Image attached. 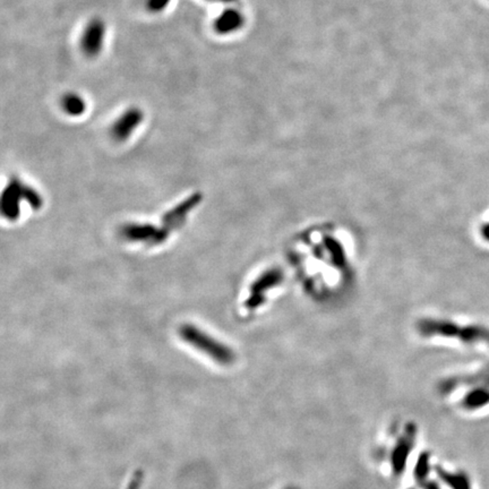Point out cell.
Wrapping results in <instances>:
<instances>
[{
	"instance_id": "1",
	"label": "cell",
	"mask_w": 489,
	"mask_h": 489,
	"mask_svg": "<svg viewBox=\"0 0 489 489\" xmlns=\"http://www.w3.org/2000/svg\"><path fill=\"white\" fill-rule=\"evenodd\" d=\"M180 337L191 344V347L196 348L205 355L210 356L212 359L222 365H229L232 363L233 353L229 348L210 337L208 334L200 330L194 325L186 324L179 331Z\"/></svg>"
},
{
	"instance_id": "2",
	"label": "cell",
	"mask_w": 489,
	"mask_h": 489,
	"mask_svg": "<svg viewBox=\"0 0 489 489\" xmlns=\"http://www.w3.org/2000/svg\"><path fill=\"white\" fill-rule=\"evenodd\" d=\"M428 330L431 331V333L457 337L466 344L486 342L489 344V329L481 325H468V326L461 327L451 322H433L428 326Z\"/></svg>"
},
{
	"instance_id": "3",
	"label": "cell",
	"mask_w": 489,
	"mask_h": 489,
	"mask_svg": "<svg viewBox=\"0 0 489 489\" xmlns=\"http://www.w3.org/2000/svg\"><path fill=\"white\" fill-rule=\"evenodd\" d=\"M120 235L130 241L146 243L156 246L165 243L170 235V230L165 226L158 228L151 224H127L121 228Z\"/></svg>"
},
{
	"instance_id": "4",
	"label": "cell",
	"mask_w": 489,
	"mask_h": 489,
	"mask_svg": "<svg viewBox=\"0 0 489 489\" xmlns=\"http://www.w3.org/2000/svg\"><path fill=\"white\" fill-rule=\"evenodd\" d=\"M107 26L104 20L95 17L85 26L81 39V49L88 58H95L104 50Z\"/></svg>"
},
{
	"instance_id": "5",
	"label": "cell",
	"mask_w": 489,
	"mask_h": 489,
	"mask_svg": "<svg viewBox=\"0 0 489 489\" xmlns=\"http://www.w3.org/2000/svg\"><path fill=\"white\" fill-rule=\"evenodd\" d=\"M24 191L25 185L17 178L12 179L3 189L1 195V213L8 220L15 221L20 217L21 202L25 201Z\"/></svg>"
},
{
	"instance_id": "6",
	"label": "cell",
	"mask_w": 489,
	"mask_h": 489,
	"mask_svg": "<svg viewBox=\"0 0 489 489\" xmlns=\"http://www.w3.org/2000/svg\"><path fill=\"white\" fill-rule=\"evenodd\" d=\"M144 119V112L139 107H130L115 121L111 134L115 140L123 142L128 140L134 130L140 126Z\"/></svg>"
},
{
	"instance_id": "7",
	"label": "cell",
	"mask_w": 489,
	"mask_h": 489,
	"mask_svg": "<svg viewBox=\"0 0 489 489\" xmlns=\"http://www.w3.org/2000/svg\"><path fill=\"white\" fill-rule=\"evenodd\" d=\"M202 201V195L196 194L191 195L189 198H186L185 201L179 203L177 206L168 211L163 217V224L165 228H168L169 230L178 227L185 221L187 214L191 212L196 205L200 204Z\"/></svg>"
},
{
	"instance_id": "8",
	"label": "cell",
	"mask_w": 489,
	"mask_h": 489,
	"mask_svg": "<svg viewBox=\"0 0 489 489\" xmlns=\"http://www.w3.org/2000/svg\"><path fill=\"white\" fill-rule=\"evenodd\" d=\"M243 14L240 13L239 10L229 8L224 10L220 16L217 17V20L214 22V29L219 34L224 36V34L236 32L243 26Z\"/></svg>"
},
{
	"instance_id": "9",
	"label": "cell",
	"mask_w": 489,
	"mask_h": 489,
	"mask_svg": "<svg viewBox=\"0 0 489 489\" xmlns=\"http://www.w3.org/2000/svg\"><path fill=\"white\" fill-rule=\"evenodd\" d=\"M62 110L71 117H80L86 111V102L81 94L67 92L62 97Z\"/></svg>"
},
{
	"instance_id": "10",
	"label": "cell",
	"mask_w": 489,
	"mask_h": 489,
	"mask_svg": "<svg viewBox=\"0 0 489 489\" xmlns=\"http://www.w3.org/2000/svg\"><path fill=\"white\" fill-rule=\"evenodd\" d=\"M171 0H147L146 1V8L151 13L158 14L161 13L169 6Z\"/></svg>"
},
{
	"instance_id": "11",
	"label": "cell",
	"mask_w": 489,
	"mask_h": 489,
	"mask_svg": "<svg viewBox=\"0 0 489 489\" xmlns=\"http://www.w3.org/2000/svg\"><path fill=\"white\" fill-rule=\"evenodd\" d=\"M481 237L486 241H489V224H484L483 228H481Z\"/></svg>"
},
{
	"instance_id": "12",
	"label": "cell",
	"mask_w": 489,
	"mask_h": 489,
	"mask_svg": "<svg viewBox=\"0 0 489 489\" xmlns=\"http://www.w3.org/2000/svg\"><path fill=\"white\" fill-rule=\"evenodd\" d=\"M208 1H215V3H235V1H237V0H208Z\"/></svg>"
}]
</instances>
